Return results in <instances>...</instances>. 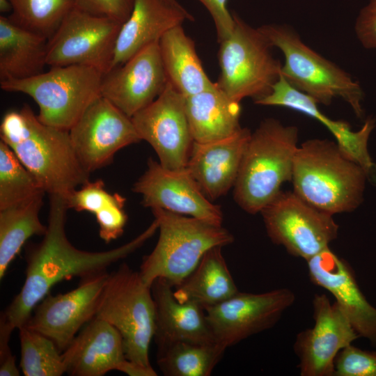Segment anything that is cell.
<instances>
[{
    "mask_svg": "<svg viewBox=\"0 0 376 376\" xmlns=\"http://www.w3.org/2000/svg\"><path fill=\"white\" fill-rule=\"evenodd\" d=\"M49 198L46 232L42 241L28 251L23 285L0 318L11 331L26 324L54 285L73 277L86 279L106 272L107 267L141 246L158 229L155 219L143 232L120 246L97 252L80 250L66 235L67 201L57 196Z\"/></svg>",
    "mask_w": 376,
    "mask_h": 376,
    "instance_id": "6da1fadb",
    "label": "cell"
},
{
    "mask_svg": "<svg viewBox=\"0 0 376 376\" xmlns=\"http://www.w3.org/2000/svg\"><path fill=\"white\" fill-rule=\"evenodd\" d=\"M0 136L49 196L67 201L90 181V173L76 154L69 130L43 123L28 105L4 115Z\"/></svg>",
    "mask_w": 376,
    "mask_h": 376,
    "instance_id": "7a4b0ae2",
    "label": "cell"
},
{
    "mask_svg": "<svg viewBox=\"0 0 376 376\" xmlns=\"http://www.w3.org/2000/svg\"><path fill=\"white\" fill-rule=\"evenodd\" d=\"M368 176L338 145L312 139L299 146L293 166V191L331 215L350 212L362 203Z\"/></svg>",
    "mask_w": 376,
    "mask_h": 376,
    "instance_id": "3957f363",
    "label": "cell"
},
{
    "mask_svg": "<svg viewBox=\"0 0 376 376\" xmlns=\"http://www.w3.org/2000/svg\"><path fill=\"white\" fill-rule=\"evenodd\" d=\"M298 130L274 118L263 120L245 148L234 185V199L249 214L260 212L291 181Z\"/></svg>",
    "mask_w": 376,
    "mask_h": 376,
    "instance_id": "277c9868",
    "label": "cell"
},
{
    "mask_svg": "<svg viewBox=\"0 0 376 376\" xmlns=\"http://www.w3.org/2000/svg\"><path fill=\"white\" fill-rule=\"evenodd\" d=\"M151 210L159 235L152 252L143 258L139 271L144 283L150 287L159 278L166 279L173 288L178 286L209 249L234 240L222 224L160 208Z\"/></svg>",
    "mask_w": 376,
    "mask_h": 376,
    "instance_id": "5b68a950",
    "label": "cell"
},
{
    "mask_svg": "<svg viewBox=\"0 0 376 376\" xmlns=\"http://www.w3.org/2000/svg\"><path fill=\"white\" fill-rule=\"evenodd\" d=\"M258 29L281 51V75L291 86L318 104L329 105L334 98H341L357 117L363 116V91L350 74L306 45L288 25L265 24Z\"/></svg>",
    "mask_w": 376,
    "mask_h": 376,
    "instance_id": "8992f818",
    "label": "cell"
},
{
    "mask_svg": "<svg viewBox=\"0 0 376 376\" xmlns=\"http://www.w3.org/2000/svg\"><path fill=\"white\" fill-rule=\"evenodd\" d=\"M104 74L84 65L51 67L49 71L27 79L0 81V87L30 96L38 106L37 116L41 122L69 130L101 96Z\"/></svg>",
    "mask_w": 376,
    "mask_h": 376,
    "instance_id": "52a82bcc",
    "label": "cell"
},
{
    "mask_svg": "<svg viewBox=\"0 0 376 376\" xmlns=\"http://www.w3.org/2000/svg\"><path fill=\"white\" fill-rule=\"evenodd\" d=\"M113 326L123 338L127 360L152 368L149 347L155 332L151 287L127 264L109 274L95 317Z\"/></svg>",
    "mask_w": 376,
    "mask_h": 376,
    "instance_id": "ba28073f",
    "label": "cell"
},
{
    "mask_svg": "<svg viewBox=\"0 0 376 376\" xmlns=\"http://www.w3.org/2000/svg\"><path fill=\"white\" fill-rule=\"evenodd\" d=\"M230 35L219 42L220 74L216 84L230 98L240 102L268 95L281 75L282 64L272 54L273 47L258 28L236 14Z\"/></svg>",
    "mask_w": 376,
    "mask_h": 376,
    "instance_id": "9c48e42d",
    "label": "cell"
},
{
    "mask_svg": "<svg viewBox=\"0 0 376 376\" xmlns=\"http://www.w3.org/2000/svg\"><path fill=\"white\" fill-rule=\"evenodd\" d=\"M260 213L272 242L306 261L329 249L338 234L339 226L333 215L294 191H281Z\"/></svg>",
    "mask_w": 376,
    "mask_h": 376,
    "instance_id": "30bf717a",
    "label": "cell"
},
{
    "mask_svg": "<svg viewBox=\"0 0 376 376\" xmlns=\"http://www.w3.org/2000/svg\"><path fill=\"white\" fill-rule=\"evenodd\" d=\"M121 25L75 7L48 40L47 65H84L108 72Z\"/></svg>",
    "mask_w": 376,
    "mask_h": 376,
    "instance_id": "8fae6325",
    "label": "cell"
},
{
    "mask_svg": "<svg viewBox=\"0 0 376 376\" xmlns=\"http://www.w3.org/2000/svg\"><path fill=\"white\" fill-rule=\"evenodd\" d=\"M295 301V295L288 288L263 293L237 292L205 311L215 340L227 348L273 327Z\"/></svg>",
    "mask_w": 376,
    "mask_h": 376,
    "instance_id": "7c38bea8",
    "label": "cell"
},
{
    "mask_svg": "<svg viewBox=\"0 0 376 376\" xmlns=\"http://www.w3.org/2000/svg\"><path fill=\"white\" fill-rule=\"evenodd\" d=\"M69 134L80 162L90 173L108 165L120 149L141 141L132 118L102 96L91 104Z\"/></svg>",
    "mask_w": 376,
    "mask_h": 376,
    "instance_id": "4fadbf2b",
    "label": "cell"
},
{
    "mask_svg": "<svg viewBox=\"0 0 376 376\" xmlns=\"http://www.w3.org/2000/svg\"><path fill=\"white\" fill-rule=\"evenodd\" d=\"M141 140L169 169L186 168L194 142L185 111V97L169 81L161 94L132 117Z\"/></svg>",
    "mask_w": 376,
    "mask_h": 376,
    "instance_id": "5bb4252c",
    "label": "cell"
},
{
    "mask_svg": "<svg viewBox=\"0 0 376 376\" xmlns=\"http://www.w3.org/2000/svg\"><path fill=\"white\" fill-rule=\"evenodd\" d=\"M109 275L106 272L83 279L76 288L65 293L48 294L24 326L47 336L64 351L80 329L95 317Z\"/></svg>",
    "mask_w": 376,
    "mask_h": 376,
    "instance_id": "9a60e30c",
    "label": "cell"
},
{
    "mask_svg": "<svg viewBox=\"0 0 376 376\" xmlns=\"http://www.w3.org/2000/svg\"><path fill=\"white\" fill-rule=\"evenodd\" d=\"M314 325L299 333L293 345L301 376H334L340 350L359 338L339 306L324 294L313 299Z\"/></svg>",
    "mask_w": 376,
    "mask_h": 376,
    "instance_id": "2e32d148",
    "label": "cell"
},
{
    "mask_svg": "<svg viewBox=\"0 0 376 376\" xmlns=\"http://www.w3.org/2000/svg\"><path fill=\"white\" fill-rule=\"evenodd\" d=\"M147 166L132 187L141 196L143 206L222 224L221 207L204 194L187 167L169 169L152 158Z\"/></svg>",
    "mask_w": 376,
    "mask_h": 376,
    "instance_id": "e0dca14e",
    "label": "cell"
},
{
    "mask_svg": "<svg viewBox=\"0 0 376 376\" xmlns=\"http://www.w3.org/2000/svg\"><path fill=\"white\" fill-rule=\"evenodd\" d=\"M168 81L158 41L105 72L100 93L132 118L152 102L165 88Z\"/></svg>",
    "mask_w": 376,
    "mask_h": 376,
    "instance_id": "ac0fdd59",
    "label": "cell"
},
{
    "mask_svg": "<svg viewBox=\"0 0 376 376\" xmlns=\"http://www.w3.org/2000/svg\"><path fill=\"white\" fill-rule=\"evenodd\" d=\"M306 263L312 283L328 291L359 337L376 347V308L363 294L347 263L329 248Z\"/></svg>",
    "mask_w": 376,
    "mask_h": 376,
    "instance_id": "d6986e66",
    "label": "cell"
},
{
    "mask_svg": "<svg viewBox=\"0 0 376 376\" xmlns=\"http://www.w3.org/2000/svg\"><path fill=\"white\" fill-rule=\"evenodd\" d=\"M254 102L259 105L286 107L319 121L333 134L341 149L364 169L368 180L376 185V164L368 150V139L375 125L373 118L366 119L362 127L354 132L347 123L332 120L324 114L313 98L291 86L282 75L272 91Z\"/></svg>",
    "mask_w": 376,
    "mask_h": 376,
    "instance_id": "ffe728a7",
    "label": "cell"
},
{
    "mask_svg": "<svg viewBox=\"0 0 376 376\" xmlns=\"http://www.w3.org/2000/svg\"><path fill=\"white\" fill-rule=\"evenodd\" d=\"M251 134L242 127L223 139L193 142L186 167L210 201L234 187Z\"/></svg>",
    "mask_w": 376,
    "mask_h": 376,
    "instance_id": "44dd1931",
    "label": "cell"
},
{
    "mask_svg": "<svg viewBox=\"0 0 376 376\" xmlns=\"http://www.w3.org/2000/svg\"><path fill=\"white\" fill-rule=\"evenodd\" d=\"M185 20L193 21L194 17L180 3L167 0H134L131 14L120 26L109 70L158 42L169 30Z\"/></svg>",
    "mask_w": 376,
    "mask_h": 376,
    "instance_id": "7402d4cb",
    "label": "cell"
},
{
    "mask_svg": "<svg viewBox=\"0 0 376 376\" xmlns=\"http://www.w3.org/2000/svg\"><path fill=\"white\" fill-rule=\"evenodd\" d=\"M66 373L72 376H102L118 370L127 359L119 331L94 318L62 353Z\"/></svg>",
    "mask_w": 376,
    "mask_h": 376,
    "instance_id": "603a6c76",
    "label": "cell"
},
{
    "mask_svg": "<svg viewBox=\"0 0 376 376\" xmlns=\"http://www.w3.org/2000/svg\"><path fill=\"white\" fill-rule=\"evenodd\" d=\"M151 290L155 306L154 338L157 346L178 341H217L202 306L178 300L173 287L164 279H155Z\"/></svg>",
    "mask_w": 376,
    "mask_h": 376,
    "instance_id": "cb8c5ba5",
    "label": "cell"
},
{
    "mask_svg": "<svg viewBox=\"0 0 376 376\" xmlns=\"http://www.w3.org/2000/svg\"><path fill=\"white\" fill-rule=\"evenodd\" d=\"M185 111L195 142L223 139L242 128L240 102L230 98L216 82L212 87L185 97Z\"/></svg>",
    "mask_w": 376,
    "mask_h": 376,
    "instance_id": "d4e9b609",
    "label": "cell"
},
{
    "mask_svg": "<svg viewBox=\"0 0 376 376\" xmlns=\"http://www.w3.org/2000/svg\"><path fill=\"white\" fill-rule=\"evenodd\" d=\"M48 38L0 16V81L23 79L43 72Z\"/></svg>",
    "mask_w": 376,
    "mask_h": 376,
    "instance_id": "484cf974",
    "label": "cell"
},
{
    "mask_svg": "<svg viewBox=\"0 0 376 376\" xmlns=\"http://www.w3.org/2000/svg\"><path fill=\"white\" fill-rule=\"evenodd\" d=\"M159 48L168 81L185 97L212 87V82L202 65L194 40L182 24L165 33Z\"/></svg>",
    "mask_w": 376,
    "mask_h": 376,
    "instance_id": "4316f807",
    "label": "cell"
},
{
    "mask_svg": "<svg viewBox=\"0 0 376 376\" xmlns=\"http://www.w3.org/2000/svg\"><path fill=\"white\" fill-rule=\"evenodd\" d=\"M222 247L209 249L187 279L173 288L178 300L195 302L205 308L239 292L222 254Z\"/></svg>",
    "mask_w": 376,
    "mask_h": 376,
    "instance_id": "83f0119b",
    "label": "cell"
},
{
    "mask_svg": "<svg viewBox=\"0 0 376 376\" xmlns=\"http://www.w3.org/2000/svg\"><path fill=\"white\" fill-rule=\"evenodd\" d=\"M44 195L0 210V279L25 242L33 235H43L47 226L39 218Z\"/></svg>",
    "mask_w": 376,
    "mask_h": 376,
    "instance_id": "f1b7e54d",
    "label": "cell"
},
{
    "mask_svg": "<svg viewBox=\"0 0 376 376\" xmlns=\"http://www.w3.org/2000/svg\"><path fill=\"white\" fill-rule=\"evenodd\" d=\"M157 347V364L166 376H209L226 349L217 341H178Z\"/></svg>",
    "mask_w": 376,
    "mask_h": 376,
    "instance_id": "f546056e",
    "label": "cell"
},
{
    "mask_svg": "<svg viewBox=\"0 0 376 376\" xmlns=\"http://www.w3.org/2000/svg\"><path fill=\"white\" fill-rule=\"evenodd\" d=\"M20 368L25 376H61L66 373L61 351L49 338L24 326L19 329Z\"/></svg>",
    "mask_w": 376,
    "mask_h": 376,
    "instance_id": "4dcf8cb0",
    "label": "cell"
},
{
    "mask_svg": "<svg viewBox=\"0 0 376 376\" xmlns=\"http://www.w3.org/2000/svg\"><path fill=\"white\" fill-rule=\"evenodd\" d=\"M9 19L22 27L49 39L68 14L75 0H10Z\"/></svg>",
    "mask_w": 376,
    "mask_h": 376,
    "instance_id": "1f68e13d",
    "label": "cell"
},
{
    "mask_svg": "<svg viewBox=\"0 0 376 376\" xmlns=\"http://www.w3.org/2000/svg\"><path fill=\"white\" fill-rule=\"evenodd\" d=\"M45 191L33 174L22 164L11 148L0 141V210Z\"/></svg>",
    "mask_w": 376,
    "mask_h": 376,
    "instance_id": "d6a6232c",
    "label": "cell"
},
{
    "mask_svg": "<svg viewBox=\"0 0 376 376\" xmlns=\"http://www.w3.org/2000/svg\"><path fill=\"white\" fill-rule=\"evenodd\" d=\"M122 195L111 194L105 189L104 182L99 179L88 181L75 190L67 199L68 206L77 212L95 214L105 206L118 200Z\"/></svg>",
    "mask_w": 376,
    "mask_h": 376,
    "instance_id": "836d02e7",
    "label": "cell"
},
{
    "mask_svg": "<svg viewBox=\"0 0 376 376\" xmlns=\"http://www.w3.org/2000/svg\"><path fill=\"white\" fill-rule=\"evenodd\" d=\"M334 366V376H376V351L350 345L339 352Z\"/></svg>",
    "mask_w": 376,
    "mask_h": 376,
    "instance_id": "e575fe53",
    "label": "cell"
},
{
    "mask_svg": "<svg viewBox=\"0 0 376 376\" xmlns=\"http://www.w3.org/2000/svg\"><path fill=\"white\" fill-rule=\"evenodd\" d=\"M126 198L123 196L95 214L99 235L106 243L119 237L124 231L127 215L124 210Z\"/></svg>",
    "mask_w": 376,
    "mask_h": 376,
    "instance_id": "d590c367",
    "label": "cell"
},
{
    "mask_svg": "<svg viewBox=\"0 0 376 376\" xmlns=\"http://www.w3.org/2000/svg\"><path fill=\"white\" fill-rule=\"evenodd\" d=\"M75 3L83 11L123 24L131 14L134 0H75Z\"/></svg>",
    "mask_w": 376,
    "mask_h": 376,
    "instance_id": "8d00e7d4",
    "label": "cell"
},
{
    "mask_svg": "<svg viewBox=\"0 0 376 376\" xmlns=\"http://www.w3.org/2000/svg\"><path fill=\"white\" fill-rule=\"evenodd\" d=\"M354 29L357 38L365 48L376 49V0H369L361 10Z\"/></svg>",
    "mask_w": 376,
    "mask_h": 376,
    "instance_id": "74e56055",
    "label": "cell"
},
{
    "mask_svg": "<svg viewBox=\"0 0 376 376\" xmlns=\"http://www.w3.org/2000/svg\"><path fill=\"white\" fill-rule=\"evenodd\" d=\"M208 10L212 17L219 43L232 33L235 19L227 8L228 0H198Z\"/></svg>",
    "mask_w": 376,
    "mask_h": 376,
    "instance_id": "f35d334b",
    "label": "cell"
},
{
    "mask_svg": "<svg viewBox=\"0 0 376 376\" xmlns=\"http://www.w3.org/2000/svg\"><path fill=\"white\" fill-rule=\"evenodd\" d=\"M3 324L0 322V375L19 376V370L16 366L15 357L13 355L9 346L12 334Z\"/></svg>",
    "mask_w": 376,
    "mask_h": 376,
    "instance_id": "ab89813d",
    "label": "cell"
},
{
    "mask_svg": "<svg viewBox=\"0 0 376 376\" xmlns=\"http://www.w3.org/2000/svg\"><path fill=\"white\" fill-rule=\"evenodd\" d=\"M118 371L123 372L130 376H155L157 373L152 368H148L125 359L120 366Z\"/></svg>",
    "mask_w": 376,
    "mask_h": 376,
    "instance_id": "60d3db41",
    "label": "cell"
},
{
    "mask_svg": "<svg viewBox=\"0 0 376 376\" xmlns=\"http://www.w3.org/2000/svg\"><path fill=\"white\" fill-rule=\"evenodd\" d=\"M0 11L1 13L12 11V5L10 0H0Z\"/></svg>",
    "mask_w": 376,
    "mask_h": 376,
    "instance_id": "b9f144b4",
    "label": "cell"
},
{
    "mask_svg": "<svg viewBox=\"0 0 376 376\" xmlns=\"http://www.w3.org/2000/svg\"><path fill=\"white\" fill-rule=\"evenodd\" d=\"M169 1V2L171 3H175V4H178L179 3L177 1V0H167Z\"/></svg>",
    "mask_w": 376,
    "mask_h": 376,
    "instance_id": "7bdbcfd3",
    "label": "cell"
}]
</instances>
